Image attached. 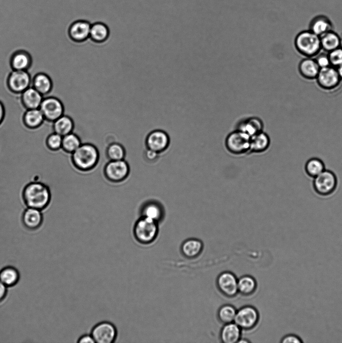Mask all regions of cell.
Masks as SVG:
<instances>
[{"instance_id":"6da1fadb","label":"cell","mask_w":342,"mask_h":343,"mask_svg":"<svg viewBox=\"0 0 342 343\" xmlns=\"http://www.w3.org/2000/svg\"><path fill=\"white\" fill-rule=\"evenodd\" d=\"M23 196L28 207L44 210L49 205L51 197L49 187L41 182H32L25 188Z\"/></svg>"},{"instance_id":"7a4b0ae2","label":"cell","mask_w":342,"mask_h":343,"mask_svg":"<svg viewBox=\"0 0 342 343\" xmlns=\"http://www.w3.org/2000/svg\"><path fill=\"white\" fill-rule=\"evenodd\" d=\"M294 44L297 52L305 57H314L321 51L319 36L308 29L298 33Z\"/></svg>"},{"instance_id":"3957f363","label":"cell","mask_w":342,"mask_h":343,"mask_svg":"<svg viewBox=\"0 0 342 343\" xmlns=\"http://www.w3.org/2000/svg\"><path fill=\"white\" fill-rule=\"evenodd\" d=\"M75 167L82 171L92 169L99 159V153L96 148L89 143L82 144L71 154Z\"/></svg>"},{"instance_id":"277c9868","label":"cell","mask_w":342,"mask_h":343,"mask_svg":"<svg viewBox=\"0 0 342 343\" xmlns=\"http://www.w3.org/2000/svg\"><path fill=\"white\" fill-rule=\"evenodd\" d=\"M158 230L157 222L142 216L134 226L133 236L137 243L143 246H148L156 240Z\"/></svg>"},{"instance_id":"5b68a950","label":"cell","mask_w":342,"mask_h":343,"mask_svg":"<svg viewBox=\"0 0 342 343\" xmlns=\"http://www.w3.org/2000/svg\"><path fill=\"white\" fill-rule=\"evenodd\" d=\"M337 178L331 171L325 169L319 175L313 178V186L315 191L322 196H334L340 204L334 193L337 187Z\"/></svg>"},{"instance_id":"8992f818","label":"cell","mask_w":342,"mask_h":343,"mask_svg":"<svg viewBox=\"0 0 342 343\" xmlns=\"http://www.w3.org/2000/svg\"><path fill=\"white\" fill-rule=\"evenodd\" d=\"M250 137L246 134L235 130L230 133L225 140L227 150L232 154L241 155L249 153Z\"/></svg>"},{"instance_id":"52a82bcc","label":"cell","mask_w":342,"mask_h":343,"mask_svg":"<svg viewBox=\"0 0 342 343\" xmlns=\"http://www.w3.org/2000/svg\"><path fill=\"white\" fill-rule=\"evenodd\" d=\"M91 334L97 343H112L115 341L117 331L115 325L110 322L104 321L93 326Z\"/></svg>"},{"instance_id":"ba28073f","label":"cell","mask_w":342,"mask_h":343,"mask_svg":"<svg viewBox=\"0 0 342 343\" xmlns=\"http://www.w3.org/2000/svg\"><path fill=\"white\" fill-rule=\"evenodd\" d=\"M315 80L318 86L326 91L333 90L341 81L336 68L332 66L320 68Z\"/></svg>"},{"instance_id":"9c48e42d","label":"cell","mask_w":342,"mask_h":343,"mask_svg":"<svg viewBox=\"0 0 342 343\" xmlns=\"http://www.w3.org/2000/svg\"><path fill=\"white\" fill-rule=\"evenodd\" d=\"M259 318V313L255 308L245 306L237 311L234 322L241 329L249 330L257 325Z\"/></svg>"},{"instance_id":"30bf717a","label":"cell","mask_w":342,"mask_h":343,"mask_svg":"<svg viewBox=\"0 0 342 343\" xmlns=\"http://www.w3.org/2000/svg\"><path fill=\"white\" fill-rule=\"evenodd\" d=\"M39 108L46 120L54 122L64 115V106L61 101L53 96H43Z\"/></svg>"},{"instance_id":"8fae6325","label":"cell","mask_w":342,"mask_h":343,"mask_svg":"<svg viewBox=\"0 0 342 343\" xmlns=\"http://www.w3.org/2000/svg\"><path fill=\"white\" fill-rule=\"evenodd\" d=\"M148 149L161 152L166 150L170 143V137L166 131L157 129L150 132L145 138Z\"/></svg>"},{"instance_id":"7c38bea8","label":"cell","mask_w":342,"mask_h":343,"mask_svg":"<svg viewBox=\"0 0 342 343\" xmlns=\"http://www.w3.org/2000/svg\"><path fill=\"white\" fill-rule=\"evenodd\" d=\"M8 83L12 91L22 93L32 86L31 77L27 70H13L9 75Z\"/></svg>"},{"instance_id":"4fadbf2b","label":"cell","mask_w":342,"mask_h":343,"mask_svg":"<svg viewBox=\"0 0 342 343\" xmlns=\"http://www.w3.org/2000/svg\"><path fill=\"white\" fill-rule=\"evenodd\" d=\"M129 168L124 159L111 160L105 167V174L110 180L119 182L124 180L129 174Z\"/></svg>"},{"instance_id":"5bb4252c","label":"cell","mask_w":342,"mask_h":343,"mask_svg":"<svg viewBox=\"0 0 342 343\" xmlns=\"http://www.w3.org/2000/svg\"><path fill=\"white\" fill-rule=\"evenodd\" d=\"M217 285L221 293L227 297H232L238 292V279L231 272H224L219 275Z\"/></svg>"},{"instance_id":"9a60e30c","label":"cell","mask_w":342,"mask_h":343,"mask_svg":"<svg viewBox=\"0 0 342 343\" xmlns=\"http://www.w3.org/2000/svg\"><path fill=\"white\" fill-rule=\"evenodd\" d=\"M264 125L259 117L252 116L244 118L237 123L235 130L240 131L250 137L263 131Z\"/></svg>"},{"instance_id":"2e32d148","label":"cell","mask_w":342,"mask_h":343,"mask_svg":"<svg viewBox=\"0 0 342 343\" xmlns=\"http://www.w3.org/2000/svg\"><path fill=\"white\" fill-rule=\"evenodd\" d=\"M308 30L318 36L333 30V25L330 18L324 15H317L312 18L308 25Z\"/></svg>"},{"instance_id":"e0dca14e","label":"cell","mask_w":342,"mask_h":343,"mask_svg":"<svg viewBox=\"0 0 342 343\" xmlns=\"http://www.w3.org/2000/svg\"><path fill=\"white\" fill-rule=\"evenodd\" d=\"M271 140L269 135L262 131L250 137L249 153H263L270 148Z\"/></svg>"},{"instance_id":"ac0fdd59","label":"cell","mask_w":342,"mask_h":343,"mask_svg":"<svg viewBox=\"0 0 342 343\" xmlns=\"http://www.w3.org/2000/svg\"><path fill=\"white\" fill-rule=\"evenodd\" d=\"M91 24L88 21L78 20L71 24L69 34L71 38L77 42H82L89 37Z\"/></svg>"},{"instance_id":"d6986e66","label":"cell","mask_w":342,"mask_h":343,"mask_svg":"<svg viewBox=\"0 0 342 343\" xmlns=\"http://www.w3.org/2000/svg\"><path fill=\"white\" fill-rule=\"evenodd\" d=\"M320 70L314 57H305L298 65L300 75L307 80L315 79Z\"/></svg>"},{"instance_id":"ffe728a7","label":"cell","mask_w":342,"mask_h":343,"mask_svg":"<svg viewBox=\"0 0 342 343\" xmlns=\"http://www.w3.org/2000/svg\"><path fill=\"white\" fill-rule=\"evenodd\" d=\"M43 214L42 211L33 207H28L23 215V221L25 226L29 230H35L42 224Z\"/></svg>"},{"instance_id":"44dd1931","label":"cell","mask_w":342,"mask_h":343,"mask_svg":"<svg viewBox=\"0 0 342 343\" xmlns=\"http://www.w3.org/2000/svg\"><path fill=\"white\" fill-rule=\"evenodd\" d=\"M241 330L234 322L225 324L220 331L221 341L223 343H237L241 339Z\"/></svg>"},{"instance_id":"7402d4cb","label":"cell","mask_w":342,"mask_h":343,"mask_svg":"<svg viewBox=\"0 0 342 343\" xmlns=\"http://www.w3.org/2000/svg\"><path fill=\"white\" fill-rule=\"evenodd\" d=\"M43 98V95L32 86L22 93V102L28 109L39 108Z\"/></svg>"},{"instance_id":"603a6c76","label":"cell","mask_w":342,"mask_h":343,"mask_svg":"<svg viewBox=\"0 0 342 343\" xmlns=\"http://www.w3.org/2000/svg\"><path fill=\"white\" fill-rule=\"evenodd\" d=\"M319 38L321 50L324 52L328 53L340 46V37L333 30L326 32Z\"/></svg>"},{"instance_id":"cb8c5ba5","label":"cell","mask_w":342,"mask_h":343,"mask_svg":"<svg viewBox=\"0 0 342 343\" xmlns=\"http://www.w3.org/2000/svg\"><path fill=\"white\" fill-rule=\"evenodd\" d=\"M31 63V55L25 50L16 52L11 59V66L15 70H27Z\"/></svg>"},{"instance_id":"d4e9b609","label":"cell","mask_w":342,"mask_h":343,"mask_svg":"<svg viewBox=\"0 0 342 343\" xmlns=\"http://www.w3.org/2000/svg\"><path fill=\"white\" fill-rule=\"evenodd\" d=\"M32 86L34 87L43 96L48 94L52 87L50 77L44 73H39L31 77Z\"/></svg>"},{"instance_id":"484cf974","label":"cell","mask_w":342,"mask_h":343,"mask_svg":"<svg viewBox=\"0 0 342 343\" xmlns=\"http://www.w3.org/2000/svg\"><path fill=\"white\" fill-rule=\"evenodd\" d=\"M141 213L142 216L158 222L163 217L164 210L160 204L156 202H149L143 206Z\"/></svg>"},{"instance_id":"4316f807","label":"cell","mask_w":342,"mask_h":343,"mask_svg":"<svg viewBox=\"0 0 342 343\" xmlns=\"http://www.w3.org/2000/svg\"><path fill=\"white\" fill-rule=\"evenodd\" d=\"M203 246V243L200 240L197 239H189L183 243L181 251L186 257L193 258L201 253Z\"/></svg>"},{"instance_id":"83f0119b","label":"cell","mask_w":342,"mask_h":343,"mask_svg":"<svg viewBox=\"0 0 342 343\" xmlns=\"http://www.w3.org/2000/svg\"><path fill=\"white\" fill-rule=\"evenodd\" d=\"M53 127L54 132L63 137L73 132L74 123L70 117L63 115L54 122Z\"/></svg>"},{"instance_id":"f1b7e54d","label":"cell","mask_w":342,"mask_h":343,"mask_svg":"<svg viewBox=\"0 0 342 343\" xmlns=\"http://www.w3.org/2000/svg\"><path fill=\"white\" fill-rule=\"evenodd\" d=\"M20 274L14 267L7 266L0 271V280L7 287L15 286L19 281Z\"/></svg>"},{"instance_id":"f546056e","label":"cell","mask_w":342,"mask_h":343,"mask_svg":"<svg viewBox=\"0 0 342 343\" xmlns=\"http://www.w3.org/2000/svg\"><path fill=\"white\" fill-rule=\"evenodd\" d=\"M45 120L44 116L39 108L27 109L24 117L25 124L30 128L39 127Z\"/></svg>"},{"instance_id":"4dcf8cb0","label":"cell","mask_w":342,"mask_h":343,"mask_svg":"<svg viewBox=\"0 0 342 343\" xmlns=\"http://www.w3.org/2000/svg\"><path fill=\"white\" fill-rule=\"evenodd\" d=\"M109 31L104 23L97 22L91 25L89 37L94 41L102 42L107 39Z\"/></svg>"},{"instance_id":"1f68e13d","label":"cell","mask_w":342,"mask_h":343,"mask_svg":"<svg viewBox=\"0 0 342 343\" xmlns=\"http://www.w3.org/2000/svg\"><path fill=\"white\" fill-rule=\"evenodd\" d=\"M255 280L250 276H243L238 279V291L243 295H250L256 289Z\"/></svg>"},{"instance_id":"d6a6232c","label":"cell","mask_w":342,"mask_h":343,"mask_svg":"<svg viewBox=\"0 0 342 343\" xmlns=\"http://www.w3.org/2000/svg\"><path fill=\"white\" fill-rule=\"evenodd\" d=\"M81 144V138L73 132L63 137L62 148L69 153H73Z\"/></svg>"},{"instance_id":"836d02e7","label":"cell","mask_w":342,"mask_h":343,"mask_svg":"<svg viewBox=\"0 0 342 343\" xmlns=\"http://www.w3.org/2000/svg\"><path fill=\"white\" fill-rule=\"evenodd\" d=\"M325 169L322 161L316 157L309 159L305 163V170L308 176L314 178Z\"/></svg>"},{"instance_id":"e575fe53","label":"cell","mask_w":342,"mask_h":343,"mask_svg":"<svg viewBox=\"0 0 342 343\" xmlns=\"http://www.w3.org/2000/svg\"><path fill=\"white\" fill-rule=\"evenodd\" d=\"M237 310L231 305L222 306L218 311V317L221 322L224 324L234 322Z\"/></svg>"},{"instance_id":"d590c367","label":"cell","mask_w":342,"mask_h":343,"mask_svg":"<svg viewBox=\"0 0 342 343\" xmlns=\"http://www.w3.org/2000/svg\"><path fill=\"white\" fill-rule=\"evenodd\" d=\"M107 154L110 160H122L125 156V150L121 145L114 143L108 146Z\"/></svg>"},{"instance_id":"8d00e7d4","label":"cell","mask_w":342,"mask_h":343,"mask_svg":"<svg viewBox=\"0 0 342 343\" xmlns=\"http://www.w3.org/2000/svg\"><path fill=\"white\" fill-rule=\"evenodd\" d=\"M63 136L54 132L47 139L48 147L52 150H58L62 148Z\"/></svg>"},{"instance_id":"74e56055","label":"cell","mask_w":342,"mask_h":343,"mask_svg":"<svg viewBox=\"0 0 342 343\" xmlns=\"http://www.w3.org/2000/svg\"><path fill=\"white\" fill-rule=\"evenodd\" d=\"M328 53L330 65L337 67L342 65V47H339Z\"/></svg>"},{"instance_id":"f35d334b","label":"cell","mask_w":342,"mask_h":343,"mask_svg":"<svg viewBox=\"0 0 342 343\" xmlns=\"http://www.w3.org/2000/svg\"><path fill=\"white\" fill-rule=\"evenodd\" d=\"M314 59L320 69L331 66L328 53L325 52L320 51L314 57Z\"/></svg>"},{"instance_id":"ab89813d","label":"cell","mask_w":342,"mask_h":343,"mask_svg":"<svg viewBox=\"0 0 342 343\" xmlns=\"http://www.w3.org/2000/svg\"><path fill=\"white\" fill-rule=\"evenodd\" d=\"M282 343H301L303 342L302 339L295 334H288L284 336L280 340Z\"/></svg>"},{"instance_id":"60d3db41","label":"cell","mask_w":342,"mask_h":343,"mask_svg":"<svg viewBox=\"0 0 342 343\" xmlns=\"http://www.w3.org/2000/svg\"><path fill=\"white\" fill-rule=\"evenodd\" d=\"M78 343H94L95 342L92 336L90 334H84L81 336L78 339Z\"/></svg>"},{"instance_id":"b9f144b4","label":"cell","mask_w":342,"mask_h":343,"mask_svg":"<svg viewBox=\"0 0 342 343\" xmlns=\"http://www.w3.org/2000/svg\"><path fill=\"white\" fill-rule=\"evenodd\" d=\"M158 154L159 153L155 151L147 149L145 152V156L149 161H152L157 158Z\"/></svg>"},{"instance_id":"7bdbcfd3","label":"cell","mask_w":342,"mask_h":343,"mask_svg":"<svg viewBox=\"0 0 342 343\" xmlns=\"http://www.w3.org/2000/svg\"><path fill=\"white\" fill-rule=\"evenodd\" d=\"M7 293V287L0 280V302L6 297Z\"/></svg>"},{"instance_id":"ee69618b","label":"cell","mask_w":342,"mask_h":343,"mask_svg":"<svg viewBox=\"0 0 342 343\" xmlns=\"http://www.w3.org/2000/svg\"><path fill=\"white\" fill-rule=\"evenodd\" d=\"M5 116V108L3 103L0 101V124Z\"/></svg>"},{"instance_id":"f6af8a7d","label":"cell","mask_w":342,"mask_h":343,"mask_svg":"<svg viewBox=\"0 0 342 343\" xmlns=\"http://www.w3.org/2000/svg\"><path fill=\"white\" fill-rule=\"evenodd\" d=\"M338 75L342 81V65L336 68Z\"/></svg>"}]
</instances>
